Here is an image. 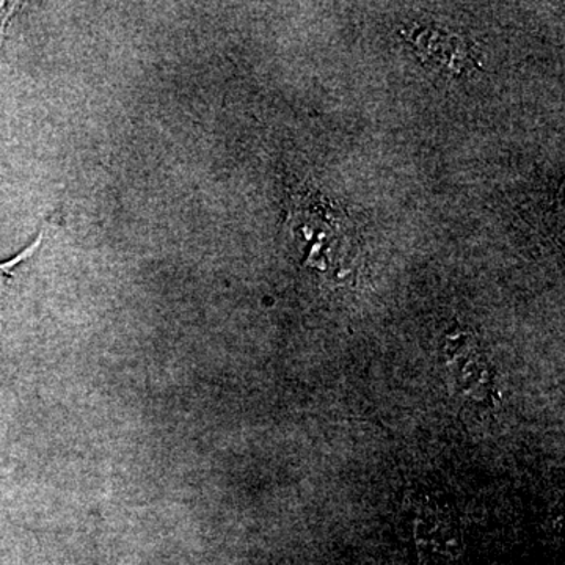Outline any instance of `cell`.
I'll list each match as a JSON object with an SVG mask.
<instances>
[{
	"instance_id": "3",
	"label": "cell",
	"mask_w": 565,
	"mask_h": 565,
	"mask_svg": "<svg viewBox=\"0 0 565 565\" xmlns=\"http://www.w3.org/2000/svg\"><path fill=\"white\" fill-rule=\"evenodd\" d=\"M21 7L22 3L20 2H0V50H2L3 41H6L11 18L21 10Z\"/></svg>"
},
{
	"instance_id": "2",
	"label": "cell",
	"mask_w": 565,
	"mask_h": 565,
	"mask_svg": "<svg viewBox=\"0 0 565 565\" xmlns=\"http://www.w3.org/2000/svg\"><path fill=\"white\" fill-rule=\"evenodd\" d=\"M44 239H46V228L41 230L36 239L33 241L31 245H28L24 250L14 255L9 262L0 263V302H2L10 282L17 277L18 270H20L24 264L31 262L35 253L43 247Z\"/></svg>"
},
{
	"instance_id": "1",
	"label": "cell",
	"mask_w": 565,
	"mask_h": 565,
	"mask_svg": "<svg viewBox=\"0 0 565 565\" xmlns=\"http://www.w3.org/2000/svg\"><path fill=\"white\" fill-rule=\"evenodd\" d=\"M456 351L467 360L465 363L451 360L457 370L455 373L457 384L475 399L484 401L487 393L492 392V384H490L492 375L489 374V366L486 362H481V356L475 352L473 345L465 343L462 338H459V348H456Z\"/></svg>"
}]
</instances>
